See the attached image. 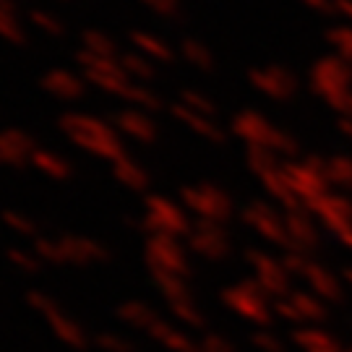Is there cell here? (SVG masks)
<instances>
[{
	"instance_id": "obj_1",
	"label": "cell",
	"mask_w": 352,
	"mask_h": 352,
	"mask_svg": "<svg viewBox=\"0 0 352 352\" xmlns=\"http://www.w3.org/2000/svg\"><path fill=\"white\" fill-rule=\"evenodd\" d=\"M58 128L63 131L68 139L74 141L78 149L89 151V154H94V157H100V160L118 162V160L128 157L126 144L120 139L118 128L110 126V123L102 120V118L84 115V113H65V115H60Z\"/></svg>"
},
{
	"instance_id": "obj_12",
	"label": "cell",
	"mask_w": 352,
	"mask_h": 352,
	"mask_svg": "<svg viewBox=\"0 0 352 352\" xmlns=\"http://www.w3.org/2000/svg\"><path fill=\"white\" fill-rule=\"evenodd\" d=\"M32 164L37 167L39 173H45L47 177H52V180H68V177L74 175V167L65 162V157L55 154V151H47V149L34 151V154H32Z\"/></svg>"
},
{
	"instance_id": "obj_29",
	"label": "cell",
	"mask_w": 352,
	"mask_h": 352,
	"mask_svg": "<svg viewBox=\"0 0 352 352\" xmlns=\"http://www.w3.org/2000/svg\"><path fill=\"white\" fill-rule=\"evenodd\" d=\"M204 352H230V350H227V344L219 337H209V340L204 342Z\"/></svg>"
},
{
	"instance_id": "obj_7",
	"label": "cell",
	"mask_w": 352,
	"mask_h": 352,
	"mask_svg": "<svg viewBox=\"0 0 352 352\" xmlns=\"http://www.w3.org/2000/svg\"><path fill=\"white\" fill-rule=\"evenodd\" d=\"M42 89L52 94L55 100L76 102L87 94V78H81L68 68H52L42 76Z\"/></svg>"
},
{
	"instance_id": "obj_10",
	"label": "cell",
	"mask_w": 352,
	"mask_h": 352,
	"mask_svg": "<svg viewBox=\"0 0 352 352\" xmlns=\"http://www.w3.org/2000/svg\"><path fill=\"white\" fill-rule=\"evenodd\" d=\"M183 201L188 204L190 209H196L204 217H222L227 212V201L212 188H186L183 190Z\"/></svg>"
},
{
	"instance_id": "obj_8",
	"label": "cell",
	"mask_w": 352,
	"mask_h": 352,
	"mask_svg": "<svg viewBox=\"0 0 352 352\" xmlns=\"http://www.w3.org/2000/svg\"><path fill=\"white\" fill-rule=\"evenodd\" d=\"M42 316H45V321L50 324L52 334L63 342V344L74 347V350H87L89 347L87 331L78 327V324H76L74 318L65 314V311H60V308H58V302H52L50 308H47Z\"/></svg>"
},
{
	"instance_id": "obj_11",
	"label": "cell",
	"mask_w": 352,
	"mask_h": 352,
	"mask_svg": "<svg viewBox=\"0 0 352 352\" xmlns=\"http://www.w3.org/2000/svg\"><path fill=\"white\" fill-rule=\"evenodd\" d=\"M113 177L120 186H126V188H131V190H146L151 183V177L146 175V170H144L139 162H133L131 157H123V160L113 162Z\"/></svg>"
},
{
	"instance_id": "obj_24",
	"label": "cell",
	"mask_w": 352,
	"mask_h": 352,
	"mask_svg": "<svg viewBox=\"0 0 352 352\" xmlns=\"http://www.w3.org/2000/svg\"><path fill=\"white\" fill-rule=\"evenodd\" d=\"M0 37L11 45H26V32L19 19H0Z\"/></svg>"
},
{
	"instance_id": "obj_14",
	"label": "cell",
	"mask_w": 352,
	"mask_h": 352,
	"mask_svg": "<svg viewBox=\"0 0 352 352\" xmlns=\"http://www.w3.org/2000/svg\"><path fill=\"white\" fill-rule=\"evenodd\" d=\"M149 337H151V340H157L160 344H164L167 350H173V352H196L193 342H188V337H186V334H180L177 329H173L170 324H164V321L151 324Z\"/></svg>"
},
{
	"instance_id": "obj_3",
	"label": "cell",
	"mask_w": 352,
	"mask_h": 352,
	"mask_svg": "<svg viewBox=\"0 0 352 352\" xmlns=\"http://www.w3.org/2000/svg\"><path fill=\"white\" fill-rule=\"evenodd\" d=\"M190 230L186 214L177 209L173 201H167L164 196H149L146 199V214H144V232L149 235H186Z\"/></svg>"
},
{
	"instance_id": "obj_20",
	"label": "cell",
	"mask_w": 352,
	"mask_h": 352,
	"mask_svg": "<svg viewBox=\"0 0 352 352\" xmlns=\"http://www.w3.org/2000/svg\"><path fill=\"white\" fill-rule=\"evenodd\" d=\"M123 100L133 102V104H139V107H146V110H151V113L162 107L160 97H157L154 91H149V89L139 87V84H131V87L123 91Z\"/></svg>"
},
{
	"instance_id": "obj_9",
	"label": "cell",
	"mask_w": 352,
	"mask_h": 352,
	"mask_svg": "<svg viewBox=\"0 0 352 352\" xmlns=\"http://www.w3.org/2000/svg\"><path fill=\"white\" fill-rule=\"evenodd\" d=\"M113 126L118 128V133L131 136V139L141 141V144H149L157 139V126L151 123L149 115L139 113V110H120L115 113Z\"/></svg>"
},
{
	"instance_id": "obj_4",
	"label": "cell",
	"mask_w": 352,
	"mask_h": 352,
	"mask_svg": "<svg viewBox=\"0 0 352 352\" xmlns=\"http://www.w3.org/2000/svg\"><path fill=\"white\" fill-rule=\"evenodd\" d=\"M146 261H149V269H162V272H170V274H177V277L188 274L186 253L180 251L175 238H170V235H149Z\"/></svg>"
},
{
	"instance_id": "obj_28",
	"label": "cell",
	"mask_w": 352,
	"mask_h": 352,
	"mask_svg": "<svg viewBox=\"0 0 352 352\" xmlns=\"http://www.w3.org/2000/svg\"><path fill=\"white\" fill-rule=\"evenodd\" d=\"M183 50H186V55H188V58H193L196 63H206V55H204V50L199 47V45H193V42H186V45H183Z\"/></svg>"
},
{
	"instance_id": "obj_17",
	"label": "cell",
	"mask_w": 352,
	"mask_h": 352,
	"mask_svg": "<svg viewBox=\"0 0 352 352\" xmlns=\"http://www.w3.org/2000/svg\"><path fill=\"white\" fill-rule=\"evenodd\" d=\"M81 39H84V50L94 52V55H100V58L120 60V58H118V45H115L104 32H100V29H87V32L81 34Z\"/></svg>"
},
{
	"instance_id": "obj_25",
	"label": "cell",
	"mask_w": 352,
	"mask_h": 352,
	"mask_svg": "<svg viewBox=\"0 0 352 352\" xmlns=\"http://www.w3.org/2000/svg\"><path fill=\"white\" fill-rule=\"evenodd\" d=\"M26 302H29V305H32L34 311H39V314H45V311H47V308H50V305H52L55 300H52L50 295L39 292V289H32V292L26 295Z\"/></svg>"
},
{
	"instance_id": "obj_6",
	"label": "cell",
	"mask_w": 352,
	"mask_h": 352,
	"mask_svg": "<svg viewBox=\"0 0 352 352\" xmlns=\"http://www.w3.org/2000/svg\"><path fill=\"white\" fill-rule=\"evenodd\" d=\"M39 146L34 144V139L19 131V128H6L0 131V162L11 164V167H24L32 164V154Z\"/></svg>"
},
{
	"instance_id": "obj_22",
	"label": "cell",
	"mask_w": 352,
	"mask_h": 352,
	"mask_svg": "<svg viewBox=\"0 0 352 352\" xmlns=\"http://www.w3.org/2000/svg\"><path fill=\"white\" fill-rule=\"evenodd\" d=\"M8 261L16 269H24L29 274H37L39 269H42V258H39L37 253L21 251V248H8Z\"/></svg>"
},
{
	"instance_id": "obj_19",
	"label": "cell",
	"mask_w": 352,
	"mask_h": 352,
	"mask_svg": "<svg viewBox=\"0 0 352 352\" xmlns=\"http://www.w3.org/2000/svg\"><path fill=\"white\" fill-rule=\"evenodd\" d=\"M120 65L128 71V76H136V78H151L154 76V68H151V63L141 52H123L120 55Z\"/></svg>"
},
{
	"instance_id": "obj_18",
	"label": "cell",
	"mask_w": 352,
	"mask_h": 352,
	"mask_svg": "<svg viewBox=\"0 0 352 352\" xmlns=\"http://www.w3.org/2000/svg\"><path fill=\"white\" fill-rule=\"evenodd\" d=\"M29 21L37 26L39 32H45V34H50V37H63L65 34V26L63 21L50 11H42V8H32L29 11Z\"/></svg>"
},
{
	"instance_id": "obj_27",
	"label": "cell",
	"mask_w": 352,
	"mask_h": 352,
	"mask_svg": "<svg viewBox=\"0 0 352 352\" xmlns=\"http://www.w3.org/2000/svg\"><path fill=\"white\" fill-rule=\"evenodd\" d=\"M0 19H19V3L16 0H0Z\"/></svg>"
},
{
	"instance_id": "obj_26",
	"label": "cell",
	"mask_w": 352,
	"mask_h": 352,
	"mask_svg": "<svg viewBox=\"0 0 352 352\" xmlns=\"http://www.w3.org/2000/svg\"><path fill=\"white\" fill-rule=\"evenodd\" d=\"M151 11L162 13V16H173L177 11V0H144Z\"/></svg>"
},
{
	"instance_id": "obj_5",
	"label": "cell",
	"mask_w": 352,
	"mask_h": 352,
	"mask_svg": "<svg viewBox=\"0 0 352 352\" xmlns=\"http://www.w3.org/2000/svg\"><path fill=\"white\" fill-rule=\"evenodd\" d=\"M55 243H58L60 264L87 266V264H100V261L110 258V251L102 245L100 240L81 238V235H63V238H55Z\"/></svg>"
},
{
	"instance_id": "obj_2",
	"label": "cell",
	"mask_w": 352,
	"mask_h": 352,
	"mask_svg": "<svg viewBox=\"0 0 352 352\" xmlns=\"http://www.w3.org/2000/svg\"><path fill=\"white\" fill-rule=\"evenodd\" d=\"M76 63L84 68V78H87L89 84L104 89L107 94L123 97V91L131 87V76L120 65V60L100 58V55H94V52L89 50H78L76 52Z\"/></svg>"
},
{
	"instance_id": "obj_23",
	"label": "cell",
	"mask_w": 352,
	"mask_h": 352,
	"mask_svg": "<svg viewBox=\"0 0 352 352\" xmlns=\"http://www.w3.org/2000/svg\"><path fill=\"white\" fill-rule=\"evenodd\" d=\"M97 347H102L104 352H133V342L126 340V337H120V334H113V331H104L97 337Z\"/></svg>"
},
{
	"instance_id": "obj_16",
	"label": "cell",
	"mask_w": 352,
	"mask_h": 352,
	"mask_svg": "<svg viewBox=\"0 0 352 352\" xmlns=\"http://www.w3.org/2000/svg\"><path fill=\"white\" fill-rule=\"evenodd\" d=\"M131 45L139 52H144V55L157 58V60H170V58H173L170 47H167L160 37L149 34V32H131Z\"/></svg>"
},
{
	"instance_id": "obj_15",
	"label": "cell",
	"mask_w": 352,
	"mask_h": 352,
	"mask_svg": "<svg viewBox=\"0 0 352 352\" xmlns=\"http://www.w3.org/2000/svg\"><path fill=\"white\" fill-rule=\"evenodd\" d=\"M190 245H193V251L204 253V256H212V258H219L225 253V238H222V232L209 225H201L190 235Z\"/></svg>"
},
{
	"instance_id": "obj_13",
	"label": "cell",
	"mask_w": 352,
	"mask_h": 352,
	"mask_svg": "<svg viewBox=\"0 0 352 352\" xmlns=\"http://www.w3.org/2000/svg\"><path fill=\"white\" fill-rule=\"evenodd\" d=\"M115 316H118L123 324L136 327V329H149L151 324H157V321H160L149 305H146V302H141V300L120 302V305H118V311H115Z\"/></svg>"
},
{
	"instance_id": "obj_21",
	"label": "cell",
	"mask_w": 352,
	"mask_h": 352,
	"mask_svg": "<svg viewBox=\"0 0 352 352\" xmlns=\"http://www.w3.org/2000/svg\"><path fill=\"white\" fill-rule=\"evenodd\" d=\"M3 219H6V225L11 227L13 232H19V235H26V238H37V222L34 219H29L26 214H19V212H3Z\"/></svg>"
}]
</instances>
